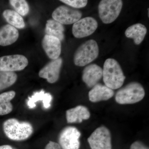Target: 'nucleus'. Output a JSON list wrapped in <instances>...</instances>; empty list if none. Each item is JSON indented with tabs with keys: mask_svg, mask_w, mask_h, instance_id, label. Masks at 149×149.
Wrapping results in <instances>:
<instances>
[{
	"mask_svg": "<svg viewBox=\"0 0 149 149\" xmlns=\"http://www.w3.org/2000/svg\"><path fill=\"white\" fill-rule=\"evenodd\" d=\"M102 77L105 85L113 90L120 88L125 79L120 64L112 58L107 59L104 62Z\"/></svg>",
	"mask_w": 149,
	"mask_h": 149,
	"instance_id": "nucleus-1",
	"label": "nucleus"
},
{
	"mask_svg": "<svg viewBox=\"0 0 149 149\" xmlns=\"http://www.w3.org/2000/svg\"><path fill=\"white\" fill-rule=\"evenodd\" d=\"M3 130L10 140L22 141L27 140L34 131L32 124L28 122H19L16 118H9L3 123Z\"/></svg>",
	"mask_w": 149,
	"mask_h": 149,
	"instance_id": "nucleus-2",
	"label": "nucleus"
},
{
	"mask_svg": "<svg viewBox=\"0 0 149 149\" xmlns=\"http://www.w3.org/2000/svg\"><path fill=\"white\" fill-rule=\"evenodd\" d=\"M145 96V91L142 85L138 82H133L117 91L115 100L120 104H133L141 101Z\"/></svg>",
	"mask_w": 149,
	"mask_h": 149,
	"instance_id": "nucleus-3",
	"label": "nucleus"
},
{
	"mask_svg": "<svg viewBox=\"0 0 149 149\" xmlns=\"http://www.w3.org/2000/svg\"><path fill=\"white\" fill-rule=\"evenodd\" d=\"M99 48L95 40H90L82 44L75 51L74 55V64L83 67L90 64L97 58Z\"/></svg>",
	"mask_w": 149,
	"mask_h": 149,
	"instance_id": "nucleus-4",
	"label": "nucleus"
},
{
	"mask_svg": "<svg viewBox=\"0 0 149 149\" xmlns=\"http://www.w3.org/2000/svg\"><path fill=\"white\" fill-rule=\"evenodd\" d=\"M123 3L121 0H102L99 3V16L106 24H110L119 16Z\"/></svg>",
	"mask_w": 149,
	"mask_h": 149,
	"instance_id": "nucleus-5",
	"label": "nucleus"
},
{
	"mask_svg": "<svg viewBox=\"0 0 149 149\" xmlns=\"http://www.w3.org/2000/svg\"><path fill=\"white\" fill-rule=\"evenodd\" d=\"M91 149H111L110 131L105 126L97 128L88 138Z\"/></svg>",
	"mask_w": 149,
	"mask_h": 149,
	"instance_id": "nucleus-6",
	"label": "nucleus"
},
{
	"mask_svg": "<svg viewBox=\"0 0 149 149\" xmlns=\"http://www.w3.org/2000/svg\"><path fill=\"white\" fill-rule=\"evenodd\" d=\"M81 133L76 127L67 126L61 131L58 136V144L61 149H79Z\"/></svg>",
	"mask_w": 149,
	"mask_h": 149,
	"instance_id": "nucleus-7",
	"label": "nucleus"
},
{
	"mask_svg": "<svg viewBox=\"0 0 149 149\" xmlns=\"http://www.w3.org/2000/svg\"><path fill=\"white\" fill-rule=\"evenodd\" d=\"M28 64V59L22 55H12L0 57V71H20L24 69Z\"/></svg>",
	"mask_w": 149,
	"mask_h": 149,
	"instance_id": "nucleus-8",
	"label": "nucleus"
},
{
	"mask_svg": "<svg viewBox=\"0 0 149 149\" xmlns=\"http://www.w3.org/2000/svg\"><path fill=\"white\" fill-rule=\"evenodd\" d=\"M82 16L80 10L66 6H61L54 11L52 17L54 20L62 24H74Z\"/></svg>",
	"mask_w": 149,
	"mask_h": 149,
	"instance_id": "nucleus-9",
	"label": "nucleus"
},
{
	"mask_svg": "<svg viewBox=\"0 0 149 149\" xmlns=\"http://www.w3.org/2000/svg\"><path fill=\"white\" fill-rule=\"evenodd\" d=\"M98 26L97 22L93 17H88L80 19L73 24L72 33L75 38H84L94 33Z\"/></svg>",
	"mask_w": 149,
	"mask_h": 149,
	"instance_id": "nucleus-10",
	"label": "nucleus"
},
{
	"mask_svg": "<svg viewBox=\"0 0 149 149\" xmlns=\"http://www.w3.org/2000/svg\"><path fill=\"white\" fill-rule=\"evenodd\" d=\"M62 63L61 58L52 60L40 70L39 76L46 79L48 83H56L59 78Z\"/></svg>",
	"mask_w": 149,
	"mask_h": 149,
	"instance_id": "nucleus-11",
	"label": "nucleus"
},
{
	"mask_svg": "<svg viewBox=\"0 0 149 149\" xmlns=\"http://www.w3.org/2000/svg\"><path fill=\"white\" fill-rule=\"evenodd\" d=\"M42 46L48 56L52 60L59 57L61 54V41L58 38L46 35L42 42Z\"/></svg>",
	"mask_w": 149,
	"mask_h": 149,
	"instance_id": "nucleus-12",
	"label": "nucleus"
},
{
	"mask_svg": "<svg viewBox=\"0 0 149 149\" xmlns=\"http://www.w3.org/2000/svg\"><path fill=\"white\" fill-rule=\"evenodd\" d=\"M103 69L96 64L87 65L83 70L82 80L88 87L92 88L102 77Z\"/></svg>",
	"mask_w": 149,
	"mask_h": 149,
	"instance_id": "nucleus-13",
	"label": "nucleus"
},
{
	"mask_svg": "<svg viewBox=\"0 0 149 149\" xmlns=\"http://www.w3.org/2000/svg\"><path fill=\"white\" fill-rule=\"evenodd\" d=\"M114 94L113 90L106 85L97 83L89 92L88 96L90 101L97 102L109 100L113 97Z\"/></svg>",
	"mask_w": 149,
	"mask_h": 149,
	"instance_id": "nucleus-14",
	"label": "nucleus"
},
{
	"mask_svg": "<svg viewBox=\"0 0 149 149\" xmlns=\"http://www.w3.org/2000/svg\"><path fill=\"white\" fill-rule=\"evenodd\" d=\"M90 117V111L84 106H77L66 111V120L68 123H80L83 120H88Z\"/></svg>",
	"mask_w": 149,
	"mask_h": 149,
	"instance_id": "nucleus-15",
	"label": "nucleus"
},
{
	"mask_svg": "<svg viewBox=\"0 0 149 149\" xmlns=\"http://www.w3.org/2000/svg\"><path fill=\"white\" fill-rule=\"evenodd\" d=\"M19 32L15 27L9 24L0 28V46L5 47L12 45L19 37Z\"/></svg>",
	"mask_w": 149,
	"mask_h": 149,
	"instance_id": "nucleus-16",
	"label": "nucleus"
},
{
	"mask_svg": "<svg viewBox=\"0 0 149 149\" xmlns=\"http://www.w3.org/2000/svg\"><path fill=\"white\" fill-rule=\"evenodd\" d=\"M147 29L144 24L137 23L128 27L125 32V36L133 39L136 45L141 44L146 35Z\"/></svg>",
	"mask_w": 149,
	"mask_h": 149,
	"instance_id": "nucleus-17",
	"label": "nucleus"
},
{
	"mask_svg": "<svg viewBox=\"0 0 149 149\" xmlns=\"http://www.w3.org/2000/svg\"><path fill=\"white\" fill-rule=\"evenodd\" d=\"M53 97L49 93H46L45 91L34 93L33 95L28 98L27 104L29 109H33L36 107V102L38 101H42L43 107L46 109L51 107V102Z\"/></svg>",
	"mask_w": 149,
	"mask_h": 149,
	"instance_id": "nucleus-18",
	"label": "nucleus"
},
{
	"mask_svg": "<svg viewBox=\"0 0 149 149\" xmlns=\"http://www.w3.org/2000/svg\"><path fill=\"white\" fill-rule=\"evenodd\" d=\"M64 30L63 24L54 19H49L47 21L45 29L46 35L56 37L62 41L64 39Z\"/></svg>",
	"mask_w": 149,
	"mask_h": 149,
	"instance_id": "nucleus-19",
	"label": "nucleus"
},
{
	"mask_svg": "<svg viewBox=\"0 0 149 149\" xmlns=\"http://www.w3.org/2000/svg\"><path fill=\"white\" fill-rule=\"evenodd\" d=\"M16 93L10 91L0 94V116L5 115L11 112L13 106L11 101L15 97Z\"/></svg>",
	"mask_w": 149,
	"mask_h": 149,
	"instance_id": "nucleus-20",
	"label": "nucleus"
},
{
	"mask_svg": "<svg viewBox=\"0 0 149 149\" xmlns=\"http://www.w3.org/2000/svg\"><path fill=\"white\" fill-rule=\"evenodd\" d=\"M3 16L6 21L13 27L18 29H22L25 26L23 18L15 11L7 9L4 11Z\"/></svg>",
	"mask_w": 149,
	"mask_h": 149,
	"instance_id": "nucleus-21",
	"label": "nucleus"
},
{
	"mask_svg": "<svg viewBox=\"0 0 149 149\" xmlns=\"http://www.w3.org/2000/svg\"><path fill=\"white\" fill-rule=\"evenodd\" d=\"M17 77L15 72L0 71V91L13 85L16 82Z\"/></svg>",
	"mask_w": 149,
	"mask_h": 149,
	"instance_id": "nucleus-22",
	"label": "nucleus"
},
{
	"mask_svg": "<svg viewBox=\"0 0 149 149\" xmlns=\"http://www.w3.org/2000/svg\"><path fill=\"white\" fill-rule=\"evenodd\" d=\"M11 5L15 11L21 16H26L29 13V8L28 3L24 0H10Z\"/></svg>",
	"mask_w": 149,
	"mask_h": 149,
	"instance_id": "nucleus-23",
	"label": "nucleus"
},
{
	"mask_svg": "<svg viewBox=\"0 0 149 149\" xmlns=\"http://www.w3.org/2000/svg\"><path fill=\"white\" fill-rule=\"evenodd\" d=\"M60 1L75 8L85 7L88 3L87 0H61Z\"/></svg>",
	"mask_w": 149,
	"mask_h": 149,
	"instance_id": "nucleus-24",
	"label": "nucleus"
},
{
	"mask_svg": "<svg viewBox=\"0 0 149 149\" xmlns=\"http://www.w3.org/2000/svg\"><path fill=\"white\" fill-rule=\"evenodd\" d=\"M130 149H149V148L141 141H137L131 145Z\"/></svg>",
	"mask_w": 149,
	"mask_h": 149,
	"instance_id": "nucleus-25",
	"label": "nucleus"
},
{
	"mask_svg": "<svg viewBox=\"0 0 149 149\" xmlns=\"http://www.w3.org/2000/svg\"><path fill=\"white\" fill-rule=\"evenodd\" d=\"M45 149H61L58 143L53 141H50L48 143Z\"/></svg>",
	"mask_w": 149,
	"mask_h": 149,
	"instance_id": "nucleus-26",
	"label": "nucleus"
},
{
	"mask_svg": "<svg viewBox=\"0 0 149 149\" xmlns=\"http://www.w3.org/2000/svg\"><path fill=\"white\" fill-rule=\"evenodd\" d=\"M0 149H15L9 145H3L0 146Z\"/></svg>",
	"mask_w": 149,
	"mask_h": 149,
	"instance_id": "nucleus-27",
	"label": "nucleus"
}]
</instances>
